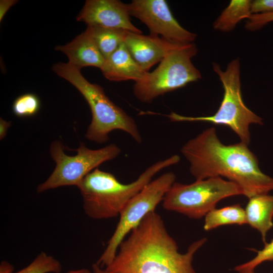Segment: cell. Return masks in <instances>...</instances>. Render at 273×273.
<instances>
[{
	"label": "cell",
	"mask_w": 273,
	"mask_h": 273,
	"mask_svg": "<svg viewBox=\"0 0 273 273\" xmlns=\"http://www.w3.org/2000/svg\"><path fill=\"white\" fill-rule=\"evenodd\" d=\"M206 240L192 243L181 254L161 216L151 212L122 242L113 261L105 268L116 273H196L193 257Z\"/></svg>",
	"instance_id": "obj_1"
},
{
	"label": "cell",
	"mask_w": 273,
	"mask_h": 273,
	"mask_svg": "<svg viewBox=\"0 0 273 273\" xmlns=\"http://www.w3.org/2000/svg\"><path fill=\"white\" fill-rule=\"evenodd\" d=\"M180 151L196 180L226 177L240 187L249 199L273 190V178L260 170L256 157L247 145L242 142L224 145L214 127L188 141Z\"/></svg>",
	"instance_id": "obj_2"
},
{
	"label": "cell",
	"mask_w": 273,
	"mask_h": 273,
	"mask_svg": "<svg viewBox=\"0 0 273 273\" xmlns=\"http://www.w3.org/2000/svg\"><path fill=\"white\" fill-rule=\"evenodd\" d=\"M180 157L173 155L151 165L134 181L120 183L112 173L96 168L77 187L82 198L85 214L94 219L112 218L120 215L128 202L158 172L178 163Z\"/></svg>",
	"instance_id": "obj_3"
},
{
	"label": "cell",
	"mask_w": 273,
	"mask_h": 273,
	"mask_svg": "<svg viewBox=\"0 0 273 273\" xmlns=\"http://www.w3.org/2000/svg\"><path fill=\"white\" fill-rule=\"evenodd\" d=\"M53 70L75 86L87 101L92 116L85 134L87 140L104 143L109 140L111 132L120 130L138 143H142V137L134 119L112 102L103 87L88 82L81 74L80 69L69 63H58Z\"/></svg>",
	"instance_id": "obj_4"
},
{
	"label": "cell",
	"mask_w": 273,
	"mask_h": 273,
	"mask_svg": "<svg viewBox=\"0 0 273 273\" xmlns=\"http://www.w3.org/2000/svg\"><path fill=\"white\" fill-rule=\"evenodd\" d=\"M213 71L222 84L224 94L216 112L206 116H187L174 112L167 115L171 121H204L224 125L231 128L240 138L241 142L248 145L251 124L262 125V119L245 105L241 94L240 63L239 59L230 62L225 70L216 63H212Z\"/></svg>",
	"instance_id": "obj_5"
},
{
	"label": "cell",
	"mask_w": 273,
	"mask_h": 273,
	"mask_svg": "<svg viewBox=\"0 0 273 273\" xmlns=\"http://www.w3.org/2000/svg\"><path fill=\"white\" fill-rule=\"evenodd\" d=\"M198 52L194 43L181 44L169 53L152 72H148L135 82L133 92L143 103H150L167 93L201 79V74L192 62Z\"/></svg>",
	"instance_id": "obj_6"
},
{
	"label": "cell",
	"mask_w": 273,
	"mask_h": 273,
	"mask_svg": "<svg viewBox=\"0 0 273 273\" xmlns=\"http://www.w3.org/2000/svg\"><path fill=\"white\" fill-rule=\"evenodd\" d=\"M240 195H243L240 187L221 177L196 180L190 184L175 182L166 193L162 207L190 218L199 219L215 209L221 200Z\"/></svg>",
	"instance_id": "obj_7"
},
{
	"label": "cell",
	"mask_w": 273,
	"mask_h": 273,
	"mask_svg": "<svg viewBox=\"0 0 273 273\" xmlns=\"http://www.w3.org/2000/svg\"><path fill=\"white\" fill-rule=\"evenodd\" d=\"M64 149L60 141H54L51 144L50 154L56 166L48 178L37 186L38 193L62 186L78 187L88 173L103 163L117 157L121 151L114 144L93 150L87 148L83 142H80L78 148L75 150L77 152L75 155L66 154Z\"/></svg>",
	"instance_id": "obj_8"
},
{
	"label": "cell",
	"mask_w": 273,
	"mask_h": 273,
	"mask_svg": "<svg viewBox=\"0 0 273 273\" xmlns=\"http://www.w3.org/2000/svg\"><path fill=\"white\" fill-rule=\"evenodd\" d=\"M176 176L171 171L152 180L134 196L121 212L119 220L103 253L97 262L107 267L113 261L119 245L134 228L151 212L155 211L167 191L175 183Z\"/></svg>",
	"instance_id": "obj_9"
},
{
	"label": "cell",
	"mask_w": 273,
	"mask_h": 273,
	"mask_svg": "<svg viewBox=\"0 0 273 273\" xmlns=\"http://www.w3.org/2000/svg\"><path fill=\"white\" fill-rule=\"evenodd\" d=\"M128 5L130 16L144 23L150 34L177 44L193 43L196 38L179 24L165 0H133Z\"/></svg>",
	"instance_id": "obj_10"
},
{
	"label": "cell",
	"mask_w": 273,
	"mask_h": 273,
	"mask_svg": "<svg viewBox=\"0 0 273 273\" xmlns=\"http://www.w3.org/2000/svg\"><path fill=\"white\" fill-rule=\"evenodd\" d=\"M128 5L117 0H87L77 16L87 25L123 29L142 34L131 23Z\"/></svg>",
	"instance_id": "obj_11"
},
{
	"label": "cell",
	"mask_w": 273,
	"mask_h": 273,
	"mask_svg": "<svg viewBox=\"0 0 273 273\" xmlns=\"http://www.w3.org/2000/svg\"><path fill=\"white\" fill-rule=\"evenodd\" d=\"M124 43L131 56L142 69L146 72L160 62L179 44L159 36L128 32Z\"/></svg>",
	"instance_id": "obj_12"
},
{
	"label": "cell",
	"mask_w": 273,
	"mask_h": 273,
	"mask_svg": "<svg viewBox=\"0 0 273 273\" xmlns=\"http://www.w3.org/2000/svg\"><path fill=\"white\" fill-rule=\"evenodd\" d=\"M55 50L65 54L69 59L68 63L80 69L93 66L101 70L106 61L86 30L67 44L57 46Z\"/></svg>",
	"instance_id": "obj_13"
},
{
	"label": "cell",
	"mask_w": 273,
	"mask_h": 273,
	"mask_svg": "<svg viewBox=\"0 0 273 273\" xmlns=\"http://www.w3.org/2000/svg\"><path fill=\"white\" fill-rule=\"evenodd\" d=\"M104 77L113 81L143 79L147 73L131 56L124 42L107 59L101 70Z\"/></svg>",
	"instance_id": "obj_14"
},
{
	"label": "cell",
	"mask_w": 273,
	"mask_h": 273,
	"mask_svg": "<svg viewBox=\"0 0 273 273\" xmlns=\"http://www.w3.org/2000/svg\"><path fill=\"white\" fill-rule=\"evenodd\" d=\"M249 199L245 210L247 224L260 232L265 244L266 235L273 227V196L258 195Z\"/></svg>",
	"instance_id": "obj_15"
},
{
	"label": "cell",
	"mask_w": 273,
	"mask_h": 273,
	"mask_svg": "<svg viewBox=\"0 0 273 273\" xmlns=\"http://www.w3.org/2000/svg\"><path fill=\"white\" fill-rule=\"evenodd\" d=\"M86 30L94 39L105 60L124 42L129 32L123 29L96 25H87Z\"/></svg>",
	"instance_id": "obj_16"
},
{
	"label": "cell",
	"mask_w": 273,
	"mask_h": 273,
	"mask_svg": "<svg viewBox=\"0 0 273 273\" xmlns=\"http://www.w3.org/2000/svg\"><path fill=\"white\" fill-rule=\"evenodd\" d=\"M251 1L232 0L213 24V28L222 32L232 31L241 20L252 14Z\"/></svg>",
	"instance_id": "obj_17"
},
{
	"label": "cell",
	"mask_w": 273,
	"mask_h": 273,
	"mask_svg": "<svg viewBox=\"0 0 273 273\" xmlns=\"http://www.w3.org/2000/svg\"><path fill=\"white\" fill-rule=\"evenodd\" d=\"M247 224L245 210L239 204L214 209L205 216L203 228L208 231L226 224Z\"/></svg>",
	"instance_id": "obj_18"
},
{
	"label": "cell",
	"mask_w": 273,
	"mask_h": 273,
	"mask_svg": "<svg viewBox=\"0 0 273 273\" xmlns=\"http://www.w3.org/2000/svg\"><path fill=\"white\" fill-rule=\"evenodd\" d=\"M61 270L58 260L41 252L29 265L14 273H60Z\"/></svg>",
	"instance_id": "obj_19"
},
{
	"label": "cell",
	"mask_w": 273,
	"mask_h": 273,
	"mask_svg": "<svg viewBox=\"0 0 273 273\" xmlns=\"http://www.w3.org/2000/svg\"><path fill=\"white\" fill-rule=\"evenodd\" d=\"M40 102L38 97L31 93L20 96L14 101L12 110L14 114L19 117L35 115L39 111Z\"/></svg>",
	"instance_id": "obj_20"
},
{
	"label": "cell",
	"mask_w": 273,
	"mask_h": 273,
	"mask_svg": "<svg viewBox=\"0 0 273 273\" xmlns=\"http://www.w3.org/2000/svg\"><path fill=\"white\" fill-rule=\"evenodd\" d=\"M257 255L251 260L236 266L234 269L238 272L254 271L260 264L266 261H273V239L265 243L263 248L257 251Z\"/></svg>",
	"instance_id": "obj_21"
},
{
	"label": "cell",
	"mask_w": 273,
	"mask_h": 273,
	"mask_svg": "<svg viewBox=\"0 0 273 273\" xmlns=\"http://www.w3.org/2000/svg\"><path fill=\"white\" fill-rule=\"evenodd\" d=\"M271 22H273V13L251 14L247 19L245 28L249 31H256Z\"/></svg>",
	"instance_id": "obj_22"
},
{
	"label": "cell",
	"mask_w": 273,
	"mask_h": 273,
	"mask_svg": "<svg viewBox=\"0 0 273 273\" xmlns=\"http://www.w3.org/2000/svg\"><path fill=\"white\" fill-rule=\"evenodd\" d=\"M252 14L273 13V0H255L251 1Z\"/></svg>",
	"instance_id": "obj_23"
},
{
	"label": "cell",
	"mask_w": 273,
	"mask_h": 273,
	"mask_svg": "<svg viewBox=\"0 0 273 273\" xmlns=\"http://www.w3.org/2000/svg\"><path fill=\"white\" fill-rule=\"evenodd\" d=\"M18 2L16 0L0 1V21L2 20L9 9Z\"/></svg>",
	"instance_id": "obj_24"
},
{
	"label": "cell",
	"mask_w": 273,
	"mask_h": 273,
	"mask_svg": "<svg viewBox=\"0 0 273 273\" xmlns=\"http://www.w3.org/2000/svg\"><path fill=\"white\" fill-rule=\"evenodd\" d=\"M11 122H7L4 119L1 118L0 119V139L2 140L4 139L8 129L11 125Z\"/></svg>",
	"instance_id": "obj_25"
},
{
	"label": "cell",
	"mask_w": 273,
	"mask_h": 273,
	"mask_svg": "<svg viewBox=\"0 0 273 273\" xmlns=\"http://www.w3.org/2000/svg\"><path fill=\"white\" fill-rule=\"evenodd\" d=\"M14 266L9 262L3 261L0 265V273H13Z\"/></svg>",
	"instance_id": "obj_26"
},
{
	"label": "cell",
	"mask_w": 273,
	"mask_h": 273,
	"mask_svg": "<svg viewBox=\"0 0 273 273\" xmlns=\"http://www.w3.org/2000/svg\"><path fill=\"white\" fill-rule=\"evenodd\" d=\"M92 272L93 273H116L112 271H108L105 268H103L100 265L96 263H94L92 265Z\"/></svg>",
	"instance_id": "obj_27"
},
{
	"label": "cell",
	"mask_w": 273,
	"mask_h": 273,
	"mask_svg": "<svg viewBox=\"0 0 273 273\" xmlns=\"http://www.w3.org/2000/svg\"><path fill=\"white\" fill-rule=\"evenodd\" d=\"M66 273H93L92 271H90L88 269L82 268L76 270H69Z\"/></svg>",
	"instance_id": "obj_28"
},
{
	"label": "cell",
	"mask_w": 273,
	"mask_h": 273,
	"mask_svg": "<svg viewBox=\"0 0 273 273\" xmlns=\"http://www.w3.org/2000/svg\"><path fill=\"white\" fill-rule=\"evenodd\" d=\"M239 273H254V271L246 272H239Z\"/></svg>",
	"instance_id": "obj_29"
}]
</instances>
